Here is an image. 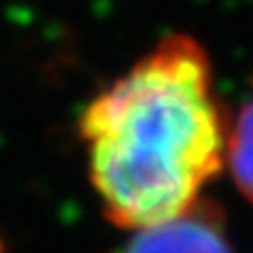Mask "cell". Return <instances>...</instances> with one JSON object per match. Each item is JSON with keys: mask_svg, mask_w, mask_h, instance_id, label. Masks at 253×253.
I'll list each match as a JSON object with an SVG mask.
<instances>
[{"mask_svg": "<svg viewBox=\"0 0 253 253\" xmlns=\"http://www.w3.org/2000/svg\"><path fill=\"white\" fill-rule=\"evenodd\" d=\"M82 138L103 211L121 229L192 209L229 145L204 47L187 35L160 40L86 106Z\"/></svg>", "mask_w": 253, "mask_h": 253, "instance_id": "cell-1", "label": "cell"}, {"mask_svg": "<svg viewBox=\"0 0 253 253\" xmlns=\"http://www.w3.org/2000/svg\"><path fill=\"white\" fill-rule=\"evenodd\" d=\"M111 253H234V246L221 209L199 199L174 219L133 229V236Z\"/></svg>", "mask_w": 253, "mask_h": 253, "instance_id": "cell-2", "label": "cell"}, {"mask_svg": "<svg viewBox=\"0 0 253 253\" xmlns=\"http://www.w3.org/2000/svg\"><path fill=\"white\" fill-rule=\"evenodd\" d=\"M226 163L241 194L253 202V93L241 106L234 128L229 130Z\"/></svg>", "mask_w": 253, "mask_h": 253, "instance_id": "cell-3", "label": "cell"}]
</instances>
